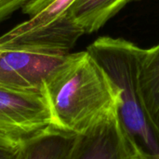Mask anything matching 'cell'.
I'll return each mask as SVG.
<instances>
[{
  "mask_svg": "<svg viewBox=\"0 0 159 159\" xmlns=\"http://www.w3.org/2000/svg\"><path fill=\"white\" fill-rule=\"evenodd\" d=\"M68 159H141L123 130L116 112L77 135Z\"/></svg>",
  "mask_w": 159,
  "mask_h": 159,
  "instance_id": "obj_4",
  "label": "cell"
},
{
  "mask_svg": "<svg viewBox=\"0 0 159 159\" xmlns=\"http://www.w3.org/2000/svg\"><path fill=\"white\" fill-rule=\"evenodd\" d=\"M77 135L50 128L46 132L23 143L18 159H68Z\"/></svg>",
  "mask_w": 159,
  "mask_h": 159,
  "instance_id": "obj_8",
  "label": "cell"
},
{
  "mask_svg": "<svg viewBox=\"0 0 159 159\" xmlns=\"http://www.w3.org/2000/svg\"><path fill=\"white\" fill-rule=\"evenodd\" d=\"M32 0H0V24L9 18L15 11L23 9Z\"/></svg>",
  "mask_w": 159,
  "mask_h": 159,
  "instance_id": "obj_11",
  "label": "cell"
},
{
  "mask_svg": "<svg viewBox=\"0 0 159 159\" xmlns=\"http://www.w3.org/2000/svg\"><path fill=\"white\" fill-rule=\"evenodd\" d=\"M52 128L42 90L0 87V135L24 143Z\"/></svg>",
  "mask_w": 159,
  "mask_h": 159,
  "instance_id": "obj_3",
  "label": "cell"
},
{
  "mask_svg": "<svg viewBox=\"0 0 159 159\" xmlns=\"http://www.w3.org/2000/svg\"><path fill=\"white\" fill-rule=\"evenodd\" d=\"M75 0H32L22 12L30 18L0 36L3 43H10L37 32L60 20Z\"/></svg>",
  "mask_w": 159,
  "mask_h": 159,
  "instance_id": "obj_7",
  "label": "cell"
},
{
  "mask_svg": "<svg viewBox=\"0 0 159 159\" xmlns=\"http://www.w3.org/2000/svg\"><path fill=\"white\" fill-rule=\"evenodd\" d=\"M42 91L52 127L82 135L116 112L118 92L87 50L69 53L45 80Z\"/></svg>",
  "mask_w": 159,
  "mask_h": 159,
  "instance_id": "obj_1",
  "label": "cell"
},
{
  "mask_svg": "<svg viewBox=\"0 0 159 159\" xmlns=\"http://www.w3.org/2000/svg\"><path fill=\"white\" fill-rule=\"evenodd\" d=\"M23 143L0 135V159H18Z\"/></svg>",
  "mask_w": 159,
  "mask_h": 159,
  "instance_id": "obj_10",
  "label": "cell"
},
{
  "mask_svg": "<svg viewBox=\"0 0 159 159\" xmlns=\"http://www.w3.org/2000/svg\"><path fill=\"white\" fill-rule=\"evenodd\" d=\"M0 87L13 89L29 90V89H25L15 78H13L11 75H9L4 71L2 67V63H1V56H0Z\"/></svg>",
  "mask_w": 159,
  "mask_h": 159,
  "instance_id": "obj_12",
  "label": "cell"
},
{
  "mask_svg": "<svg viewBox=\"0 0 159 159\" xmlns=\"http://www.w3.org/2000/svg\"><path fill=\"white\" fill-rule=\"evenodd\" d=\"M86 50L116 89L118 121L141 159H159V132L146 112L138 86L145 49L123 38L102 36Z\"/></svg>",
  "mask_w": 159,
  "mask_h": 159,
  "instance_id": "obj_2",
  "label": "cell"
},
{
  "mask_svg": "<svg viewBox=\"0 0 159 159\" xmlns=\"http://www.w3.org/2000/svg\"><path fill=\"white\" fill-rule=\"evenodd\" d=\"M68 54L31 48H0L4 71L29 90H42L45 80Z\"/></svg>",
  "mask_w": 159,
  "mask_h": 159,
  "instance_id": "obj_5",
  "label": "cell"
},
{
  "mask_svg": "<svg viewBox=\"0 0 159 159\" xmlns=\"http://www.w3.org/2000/svg\"><path fill=\"white\" fill-rule=\"evenodd\" d=\"M138 86L146 112L159 132V44L144 50Z\"/></svg>",
  "mask_w": 159,
  "mask_h": 159,
  "instance_id": "obj_9",
  "label": "cell"
},
{
  "mask_svg": "<svg viewBox=\"0 0 159 159\" xmlns=\"http://www.w3.org/2000/svg\"><path fill=\"white\" fill-rule=\"evenodd\" d=\"M131 1L75 0L60 20L37 32L48 34L64 33L67 24H74L84 34H91L99 31L110 19Z\"/></svg>",
  "mask_w": 159,
  "mask_h": 159,
  "instance_id": "obj_6",
  "label": "cell"
}]
</instances>
